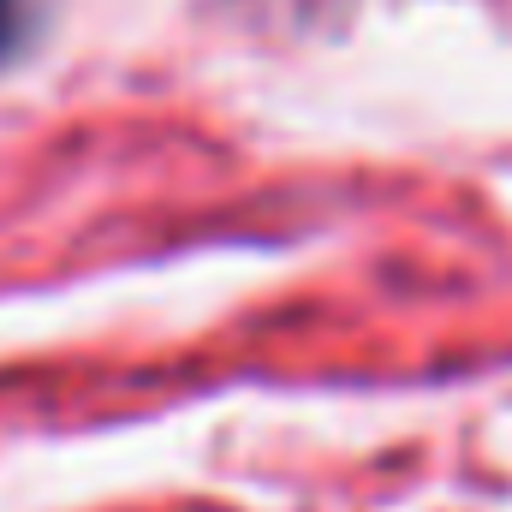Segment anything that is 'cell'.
I'll list each match as a JSON object with an SVG mask.
<instances>
[{"instance_id": "6da1fadb", "label": "cell", "mask_w": 512, "mask_h": 512, "mask_svg": "<svg viewBox=\"0 0 512 512\" xmlns=\"http://www.w3.org/2000/svg\"><path fill=\"white\" fill-rule=\"evenodd\" d=\"M18 36H24V0H0V60L18 48Z\"/></svg>"}]
</instances>
